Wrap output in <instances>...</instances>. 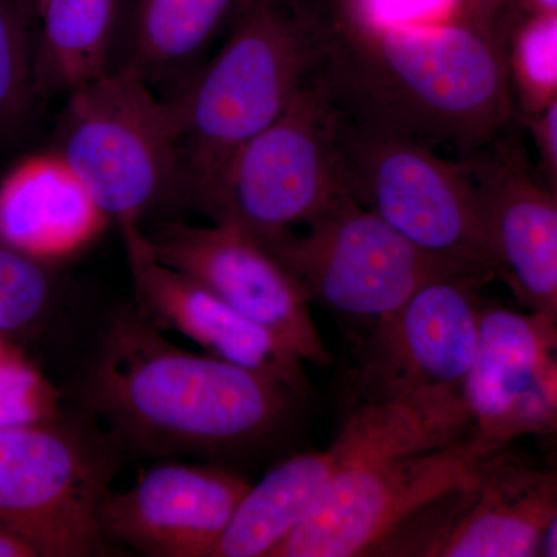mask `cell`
Masks as SVG:
<instances>
[{"mask_svg": "<svg viewBox=\"0 0 557 557\" xmlns=\"http://www.w3.org/2000/svg\"><path fill=\"white\" fill-rule=\"evenodd\" d=\"M325 10L322 73L348 120L467 153L485 149L507 126L512 84L496 25L460 16L370 28Z\"/></svg>", "mask_w": 557, "mask_h": 557, "instance_id": "obj_1", "label": "cell"}, {"mask_svg": "<svg viewBox=\"0 0 557 557\" xmlns=\"http://www.w3.org/2000/svg\"><path fill=\"white\" fill-rule=\"evenodd\" d=\"M83 392L109 437L145 456L251 448L276 434L299 397L269 376L174 346L135 307L110 318Z\"/></svg>", "mask_w": 557, "mask_h": 557, "instance_id": "obj_2", "label": "cell"}, {"mask_svg": "<svg viewBox=\"0 0 557 557\" xmlns=\"http://www.w3.org/2000/svg\"><path fill=\"white\" fill-rule=\"evenodd\" d=\"M324 0H248L225 44L174 94L183 201L196 208L234 153L273 124L325 64Z\"/></svg>", "mask_w": 557, "mask_h": 557, "instance_id": "obj_3", "label": "cell"}, {"mask_svg": "<svg viewBox=\"0 0 557 557\" xmlns=\"http://www.w3.org/2000/svg\"><path fill=\"white\" fill-rule=\"evenodd\" d=\"M53 150L121 231L182 203L174 113L170 102L137 79L102 72L70 91Z\"/></svg>", "mask_w": 557, "mask_h": 557, "instance_id": "obj_4", "label": "cell"}, {"mask_svg": "<svg viewBox=\"0 0 557 557\" xmlns=\"http://www.w3.org/2000/svg\"><path fill=\"white\" fill-rule=\"evenodd\" d=\"M346 132L347 116L321 70L273 124L234 153L196 208L273 244L347 193Z\"/></svg>", "mask_w": 557, "mask_h": 557, "instance_id": "obj_5", "label": "cell"}, {"mask_svg": "<svg viewBox=\"0 0 557 557\" xmlns=\"http://www.w3.org/2000/svg\"><path fill=\"white\" fill-rule=\"evenodd\" d=\"M347 193L405 239L465 276H497L485 209L463 163L347 119Z\"/></svg>", "mask_w": 557, "mask_h": 557, "instance_id": "obj_6", "label": "cell"}, {"mask_svg": "<svg viewBox=\"0 0 557 557\" xmlns=\"http://www.w3.org/2000/svg\"><path fill=\"white\" fill-rule=\"evenodd\" d=\"M116 443L86 429L0 431V528L38 556L86 557L108 547L101 512Z\"/></svg>", "mask_w": 557, "mask_h": 557, "instance_id": "obj_7", "label": "cell"}, {"mask_svg": "<svg viewBox=\"0 0 557 557\" xmlns=\"http://www.w3.org/2000/svg\"><path fill=\"white\" fill-rule=\"evenodd\" d=\"M306 226L300 236L287 233L265 247L292 270L310 300L344 318L375 324L429 282L465 276L348 193Z\"/></svg>", "mask_w": 557, "mask_h": 557, "instance_id": "obj_8", "label": "cell"}, {"mask_svg": "<svg viewBox=\"0 0 557 557\" xmlns=\"http://www.w3.org/2000/svg\"><path fill=\"white\" fill-rule=\"evenodd\" d=\"M490 456L468 437L431 453L339 468L271 557L372 556L421 509L471 486Z\"/></svg>", "mask_w": 557, "mask_h": 557, "instance_id": "obj_9", "label": "cell"}, {"mask_svg": "<svg viewBox=\"0 0 557 557\" xmlns=\"http://www.w3.org/2000/svg\"><path fill=\"white\" fill-rule=\"evenodd\" d=\"M483 284L468 276L435 278L372 324L355 370V408L463 388L478 354Z\"/></svg>", "mask_w": 557, "mask_h": 557, "instance_id": "obj_10", "label": "cell"}, {"mask_svg": "<svg viewBox=\"0 0 557 557\" xmlns=\"http://www.w3.org/2000/svg\"><path fill=\"white\" fill-rule=\"evenodd\" d=\"M153 256L218 295L284 341L310 364L330 354L311 317L310 298L292 270L247 231L215 223L163 222L146 233Z\"/></svg>", "mask_w": 557, "mask_h": 557, "instance_id": "obj_11", "label": "cell"}, {"mask_svg": "<svg viewBox=\"0 0 557 557\" xmlns=\"http://www.w3.org/2000/svg\"><path fill=\"white\" fill-rule=\"evenodd\" d=\"M463 398L469 438L486 454L520 438H557V322L530 310L482 307Z\"/></svg>", "mask_w": 557, "mask_h": 557, "instance_id": "obj_12", "label": "cell"}, {"mask_svg": "<svg viewBox=\"0 0 557 557\" xmlns=\"http://www.w3.org/2000/svg\"><path fill=\"white\" fill-rule=\"evenodd\" d=\"M134 281L135 309L150 324L174 330L208 355L277 381L306 395L302 358L269 329L251 321L186 274L153 256L141 226L121 231Z\"/></svg>", "mask_w": 557, "mask_h": 557, "instance_id": "obj_13", "label": "cell"}, {"mask_svg": "<svg viewBox=\"0 0 557 557\" xmlns=\"http://www.w3.org/2000/svg\"><path fill=\"white\" fill-rule=\"evenodd\" d=\"M556 515L557 461L530 463L497 450L471 486L434 505L424 556H539Z\"/></svg>", "mask_w": 557, "mask_h": 557, "instance_id": "obj_14", "label": "cell"}, {"mask_svg": "<svg viewBox=\"0 0 557 557\" xmlns=\"http://www.w3.org/2000/svg\"><path fill=\"white\" fill-rule=\"evenodd\" d=\"M249 486L222 468L159 465L124 493L109 494L102 530L145 556L212 557Z\"/></svg>", "mask_w": 557, "mask_h": 557, "instance_id": "obj_15", "label": "cell"}, {"mask_svg": "<svg viewBox=\"0 0 557 557\" xmlns=\"http://www.w3.org/2000/svg\"><path fill=\"white\" fill-rule=\"evenodd\" d=\"M497 276L527 310L557 322V199L531 177L516 150L471 153Z\"/></svg>", "mask_w": 557, "mask_h": 557, "instance_id": "obj_16", "label": "cell"}, {"mask_svg": "<svg viewBox=\"0 0 557 557\" xmlns=\"http://www.w3.org/2000/svg\"><path fill=\"white\" fill-rule=\"evenodd\" d=\"M248 0H119L104 73L170 97L208 60Z\"/></svg>", "mask_w": 557, "mask_h": 557, "instance_id": "obj_17", "label": "cell"}, {"mask_svg": "<svg viewBox=\"0 0 557 557\" xmlns=\"http://www.w3.org/2000/svg\"><path fill=\"white\" fill-rule=\"evenodd\" d=\"M109 223L53 149L22 160L0 182V239L39 262L75 255Z\"/></svg>", "mask_w": 557, "mask_h": 557, "instance_id": "obj_18", "label": "cell"}, {"mask_svg": "<svg viewBox=\"0 0 557 557\" xmlns=\"http://www.w3.org/2000/svg\"><path fill=\"white\" fill-rule=\"evenodd\" d=\"M471 434L463 388L357 406L330 449L338 469L431 453Z\"/></svg>", "mask_w": 557, "mask_h": 557, "instance_id": "obj_19", "label": "cell"}, {"mask_svg": "<svg viewBox=\"0 0 557 557\" xmlns=\"http://www.w3.org/2000/svg\"><path fill=\"white\" fill-rule=\"evenodd\" d=\"M338 471L332 449L287 458L248 487L212 557H271Z\"/></svg>", "mask_w": 557, "mask_h": 557, "instance_id": "obj_20", "label": "cell"}, {"mask_svg": "<svg viewBox=\"0 0 557 557\" xmlns=\"http://www.w3.org/2000/svg\"><path fill=\"white\" fill-rule=\"evenodd\" d=\"M119 0H44L39 95H69L104 69Z\"/></svg>", "mask_w": 557, "mask_h": 557, "instance_id": "obj_21", "label": "cell"}, {"mask_svg": "<svg viewBox=\"0 0 557 557\" xmlns=\"http://www.w3.org/2000/svg\"><path fill=\"white\" fill-rule=\"evenodd\" d=\"M40 16L35 0H0V132H13L38 89Z\"/></svg>", "mask_w": 557, "mask_h": 557, "instance_id": "obj_22", "label": "cell"}, {"mask_svg": "<svg viewBox=\"0 0 557 557\" xmlns=\"http://www.w3.org/2000/svg\"><path fill=\"white\" fill-rule=\"evenodd\" d=\"M508 65L531 116L557 100V13L530 14L512 40Z\"/></svg>", "mask_w": 557, "mask_h": 557, "instance_id": "obj_23", "label": "cell"}, {"mask_svg": "<svg viewBox=\"0 0 557 557\" xmlns=\"http://www.w3.org/2000/svg\"><path fill=\"white\" fill-rule=\"evenodd\" d=\"M50 298L44 262L0 239V333L27 329L47 310Z\"/></svg>", "mask_w": 557, "mask_h": 557, "instance_id": "obj_24", "label": "cell"}, {"mask_svg": "<svg viewBox=\"0 0 557 557\" xmlns=\"http://www.w3.org/2000/svg\"><path fill=\"white\" fill-rule=\"evenodd\" d=\"M60 417V394L17 354L0 358V431L46 426Z\"/></svg>", "mask_w": 557, "mask_h": 557, "instance_id": "obj_25", "label": "cell"}, {"mask_svg": "<svg viewBox=\"0 0 557 557\" xmlns=\"http://www.w3.org/2000/svg\"><path fill=\"white\" fill-rule=\"evenodd\" d=\"M333 16L359 27L435 24L465 16L463 0H325Z\"/></svg>", "mask_w": 557, "mask_h": 557, "instance_id": "obj_26", "label": "cell"}, {"mask_svg": "<svg viewBox=\"0 0 557 557\" xmlns=\"http://www.w3.org/2000/svg\"><path fill=\"white\" fill-rule=\"evenodd\" d=\"M531 131L547 178V189L557 199V100L531 116Z\"/></svg>", "mask_w": 557, "mask_h": 557, "instance_id": "obj_27", "label": "cell"}, {"mask_svg": "<svg viewBox=\"0 0 557 557\" xmlns=\"http://www.w3.org/2000/svg\"><path fill=\"white\" fill-rule=\"evenodd\" d=\"M38 556L36 549L27 541L0 528V557Z\"/></svg>", "mask_w": 557, "mask_h": 557, "instance_id": "obj_28", "label": "cell"}, {"mask_svg": "<svg viewBox=\"0 0 557 557\" xmlns=\"http://www.w3.org/2000/svg\"><path fill=\"white\" fill-rule=\"evenodd\" d=\"M465 16L482 22V24L496 25L487 16V0H463Z\"/></svg>", "mask_w": 557, "mask_h": 557, "instance_id": "obj_29", "label": "cell"}, {"mask_svg": "<svg viewBox=\"0 0 557 557\" xmlns=\"http://www.w3.org/2000/svg\"><path fill=\"white\" fill-rule=\"evenodd\" d=\"M539 556L557 557V515L555 519H553V522L549 523L544 541H542Z\"/></svg>", "mask_w": 557, "mask_h": 557, "instance_id": "obj_30", "label": "cell"}, {"mask_svg": "<svg viewBox=\"0 0 557 557\" xmlns=\"http://www.w3.org/2000/svg\"><path fill=\"white\" fill-rule=\"evenodd\" d=\"M530 14L557 13V0H523Z\"/></svg>", "mask_w": 557, "mask_h": 557, "instance_id": "obj_31", "label": "cell"}, {"mask_svg": "<svg viewBox=\"0 0 557 557\" xmlns=\"http://www.w3.org/2000/svg\"><path fill=\"white\" fill-rule=\"evenodd\" d=\"M511 2L512 0H487V16H490L491 22L496 24L498 13Z\"/></svg>", "mask_w": 557, "mask_h": 557, "instance_id": "obj_32", "label": "cell"}, {"mask_svg": "<svg viewBox=\"0 0 557 557\" xmlns=\"http://www.w3.org/2000/svg\"><path fill=\"white\" fill-rule=\"evenodd\" d=\"M36 7H38L39 10V16H40V10H42L44 0H35Z\"/></svg>", "mask_w": 557, "mask_h": 557, "instance_id": "obj_33", "label": "cell"}]
</instances>
